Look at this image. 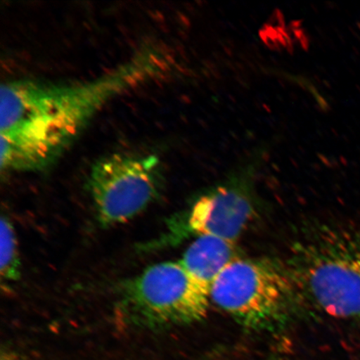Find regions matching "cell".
I'll use <instances>...</instances> for the list:
<instances>
[{"label":"cell","mask_w":360,"mask_h":360,"mask_svg":"<svg viewBox=\"0 0 360 360\" xmlns=\"http://www.w3.org/2000/svg\"><path fill=\"white\" fill-rule=\"evenodd\" d=\"M269 150L268 145L253 148L229 181L209 191L193 204L188 222L193 233L236 243L254 212L247 191V180L267 156Z\"/></svg>","instance_id":"obj_6"},{"label":"cell","mask_w":360,"mask_h":360,"mask_svg":"<svg viewBox=\"0 0 360 360\" xmlns=\"http://www.w3.org/2000/svg\"><path fill=\"white\" fill-rule=\"evenodd\" d=\"M236 258V243L210 236H200L180 262L195 280L210 290L214 282Z\"/></svg>","instance_id":"obj_7"},{"label":"cell","mask_w":360,"mask_h":360,"mask_svg":"<svg viewBox=\"0 0 360 360\" xmlns=\"http://www.w3.org/2000/svg\"><path fill=\"white\" fill-rule=\"evenodd\" d=\"M295 267L292 281L314 307L360 321V225L326 229L301 248Z\"/></svg>","instance_id":"obj_2"},{"label":"cell","mask_w":360,"mask_h":360,"mask_svg":"<svg viewBox=\"0 0 360 360\" xmlns=\"http://www.w3.org/2000/svg\"><path fill=\"white\" fill-rule=\"evenodd\" d=\"M162 186L160 160L155 155L116 153L92 166L88 187L100 221H129L156 199Z\"/></svg>","instance_id":"obj_5"},{"label":"cell","mask_w":360,"mask_h":360,"mask_svg":"<svg viewBox=\"0 0 360 360\" xmlns=\"http://www.w3.org/2000/svg\"><path fill=\"white\" fill-rule=\"evenodd\" d=\"M0 360H17L12 354L10 353H2L1 358Z\"/></svg>","instance_id":"obj_9"},{"label":"cell","mask_w":360,"mask_h":360,"mask_svg":"<svg viewBox=\"0 0 360 360\" xmlns=\"http://www.w3.org/2000/svg\"><path fill=\"white\" fill-rule=\"evenodd\" d=\"M210 292L180 261H166L151 265L127 283L120 309L142 326L188 325L206 317Z\"/></svg>","instance_id":"obj_3"},{"label":"cell","mask_w":360,"mask_h":360,"mask_svg":"<svg viewBox=\"0 0 360 360\" xmlns=\"http://www.w3.org/2000/svg\"><path fill=\"white\" fill-rule=\"evenodd\" d=\"M1 264L0 274L7 282L17 281L20 274V260L18 250L17 238L10 220L1 219Z\"/></svg>","instance_id":"obj_8"},{"label":"cell","mask_w":360,"mask_h":360,"mask_svg":"<svg viewBox=\"0 0 360 360\" xmlns=\"http://www.w3.org/2000/svg\"><path fill=\"white\" fill-rule=\"evenodd\" d=\"M289 274L269 261L236 259L210 288V300L251 328L276 325L294 299Z\"/></svg>","instance_id":"obj_4"},{"label":"cell","mask_w":360,"mask_h":360,"mask_svg":"<svg viewBox=\"0 0 360 360\" xmlns=\"http://www.w3.org/2000/svg\"><path fill=\"white\" fill-rule=\"evenodd\" d=\"M173 67L167 53L147 48L86 82L18 80L4 84L0 105L2 172H33L49 167L108 103L162 77Z\"/></svg>","instance_id":"obj_1"}]
</instances>
